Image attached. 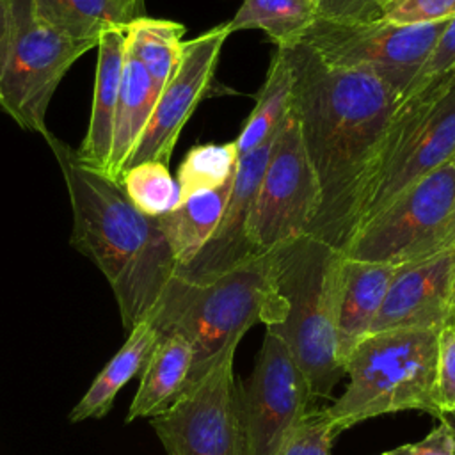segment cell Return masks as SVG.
<instances>
[{"label":"cell","instance_id":"obj_1","mask_svg":"<svg viewBox=\"0 0 455 455\" xmlns=\"http://www.w3.org/2000/svg\"><path fill=\"white\" fill-rule=\"evenodd\" d=\"M293 112L322 203L306 235L343 251L402 101L382 78L325 64L304 43L286 48Z\"/></svg>","mask_w":455,"mask_h":455},{"label":"cell","instance_id":"obj_2","mask_svg":"<svg viewBox=\"0 0 455 455\" xmlns=\"http://www.w3.org/2000/svg\"><path fill=\"white\" fill-rule=\"evenodd\" d=\"M60 165L73 212L71 245L108 281L126 332L144 320L178 261L155 217L140 213L121 181L84 165L60 139L43 137Z\"/></svg>","mask_w":455,"mask_h":455},{"label":"cell","instance_id":"obj_3","mask_svg":"<svg viewBox=\"0 0 455 455\" xmlns=\"http://www.w3.org/2000/svg\"><path fill=\"white\" fill-rule=\"evenodd\" d=\"M286 304L275 284L274 252L252 256L229 270L204 279L176 274L165 284L146 316L160 336L180 334L192 350L194 363L187 386L203 379L254 325H275Z\"/></svg>","mask_w":455,"mask_h":455},{"label":"cell","instance_id":"obj_4","mask_svg":"<svg viewBox=\"0 0 455 455\" xmlns=\"http://www.w3.org/2000/svg\"><path fill=\"white\" fill-rule=\"evenodd\" d=\"M274 274L284 299V318L267 327L277 334L300 366L313 400L331 398L345 375L338 359L336 318L343 252L302 235L272 249Z\"/></svg>","mask_w":455,"mask_h":455},{"label":"cell","instance_id":"obj_5","mask_svg":"<svg viewBox=\"0 0 455 455\" xmlns=\"http://www.w3.org/2000/svg\"><path fill=\"white\" fill-rule=\"evenodd\" d=\"M435 329H391L368 334L343 363L348 384L329 407L334 434L382 414L419 411L439 418L435 402Z\"/></svg>","mask_w":455,"mask_h":455},{"label":"cell","instance_id":"obj_6","mask_svg":"<svg viewBox=\"0 0 455 455\" xmlns=\"http://www.w3.org/2000/svg\"><path fill=\"white\" fill-rule=\"evenodd\" d=\"M451 160H455V69L418 80L402 94L384 151L363 196L355 229L411 183Z\"/></svg>","mask_w":455,"mask_h":455},{"label":"cell","instance_id":"obj_7","mask_svg":"<svg viewBox=\"0 0 455 455\" xmlns=\"http://www.w3.org/2000/svg\"><path fill=\"white\" fill-rule=\"evenodd\" d=\"M455 212V160L395 196L363 222L341 251L347 258L405 265L448 245Z\"/></svg>","mask_w":455,"mask_h":455},{"label":"cell","instance_id":"obj_8","mask_svg":"<svg viewBox=\"0 0 455 455\" xmlns=\"http://www.w3.org/2000/svg\"><path fill=\"white\" fill-rule=\"evenodd\" d=\"M94 41L62 36L39 21L30 0H9V34L0 62V107L23 128L48 135L46 110L68 69Z\"/></svg>","mask_w":455,"mask_h":455},{"label":"cell","instance_id":"obj_9","mask_svg":"<svg viewBox=\"0 0 455 455\" xmlns=\"http://www.w3.org/2000/svg\"><path fill=\"white\" fill-rule=\"evenodd\" d=\"M446 21L398 25L375 21L316 20L304 44L329 66L368 71L403 94L435 46Z\"/></svg>","mask_w":455,"mask_h":455},{"label":"cell","instance_id":"obj_10","mask_svg":"<svg viewBox=\"0 0 455 455\" xmlns=\"http://www.w3.org/2000/svg\"><path fill=\"white\" fill-rule=\"evenodd\" d=\"M229 350L149 425L167 455H249L243 391Z\"/></svg>","mask_w":455,"mask_h":455},{"label":"cell","instance_id":"obj_11","mask_svg":"<svg viewBox=\"0 0 455 455\" xmlns=\"http://www.w3.org/2000/svg\"><path fill=\"white\" fill-rule=\"evenodd\" d=\"M322 192L293 112L279 126L247 220V238L261 254L307 233Z\"/></svg>","mask_w":455,"mask_h":455},{"label":"cell","instance_id":"obj_12","mask_svg":"<svg viewBox=\"0 0 455 455\" xmlns=\"http://www.w3.org/2000/svg\"><path fill=\"white\" fill-rule=\"evenodd\" d=\"M242 391L249 455H279L313 396L300 366L277 334L265 332Z\"/></svg>","mask_w":455,"mask_h":455},{"label":"cell","instance_id":"obj_13","mask_svg":"<svg viewBox=\"0 0 455 455\" xmlns=\"http://www.w3.org/2000/svg\"><path fill=\"white\" fill-rule=\"evenodd\" d=\"M229 36L231 30L226 21L183 41L180 64L158 94L151 119L126 169L148 160L169 164L183 126L212 84L222 46Z\"/></svg>","mask_w":455,"mask_h":455},{"label":"cell","instance_id":"obj_14","mask_svg":"<svg viewBox=\"0 0 455 455\" xmlns=\"http://www.w3.org/2000/svg\"><path fill=\"white\" fill-rule=\"evenodd\" d=\"M451 322H455V247H446L398 267L371 332L439 331Z\"/></svg>","mask_w":455,"mask_h":455},{"label":"cell","instance_id":"obj_15","mask_svg":"<svg viewBox=\"0 0 455 455\" xmlns=\"http://www.w3.org/2000/svg\"><path fill=\"white\" fill-rule=\"evenodd\" d=\"M274 137L251 153L238 156L228 206L217 231L192 261L176 268V274L192 279H204L258 256L247 238V220L268 162Z\"/></svg>","mask_w":455,"mask_h":455},{"label":"cell","instance_id":"obj_16","mask_svg":"<svg viewBox=\"0 0 455 455\" xmlns=\"http://www.w3.org/2000/svg\"><path fill=\"white\" fill-rule=\"evenodd\" d=\"M124 25L105 28L98 37V62L94 75L92 108L89 117V128L78 148L76 158L103 174L108 176L114 116L119 100L123 62L126 52Z\"/></svg>","mask_w":455,"mask_h":455},{"label":"cell","instance_id":"obj_17","mask_svg":"<svg viewBox=\"0 0 455 455\" xmlns=\"http://www.w3.org/2000/svg\"><path fill=\"white\" fill-rule=\"evenodd\" d=\"M396 270L398 267L389 263L343 258L336 318V347L341 364L371 332Z\"/></svg>","mask_w":455,"mask_h":455},{"label":"cell","instance_id":"obj_18","mask_svg":"<svg viewBox=\"0 0 455 455\" xmlns=\"http://www.w3.org/2000/svg\"><path fill=\"white\" fill-rule=\"evenodd\" d=\"M194 363L190 343L180 334L160 336L148 355L126 423L162 414L183 393Z\"/></svg>","mask_w":455,"mask_h":455},{"label":"cell","instance_id":"obj_19","mask_svg":"<svg viewBox=\"0 0 455 455\" xmlns=\"http://www.w3.org/2000/svg\"><path fill=\"white\" fill-rule=\"evenodd\" d=\"M158 94L160 92L144 66L132 53L124 52L108 165V176L112 180L119 181L124 172L126 164L151 119Z\"/></svg>","mask_w":455,"mask_h":455},{"label":"cell","instance_id":"obj_20","mask_svg":"<svg viewBox=\"0 0 455 455\" xmlns=\"http://www.w3.org/2000/svg\"><path fill=\"white\" fill-rule=\"evenodd\" d=\"M158 341L153 323L144 318L128 331L126 341L116 355L94 377L87 391L69 412L71 423L85 419H100L108 414L117 393L142 371V366Z\"/></svg>","mask_w":455,"mask_h":455},{"label":"cell","instance_id":"obj_21","mask_svg":"<svg viewBox=\"0 0 455 455\" xmlns=\"http://www.w3.org/2000/svg\"><path fill=\"white\" fill-rule=\"evenodd\" d=\"M233 178L222 187L187 197L172 212L155 217L165 235L178 267L192 261L217 231L226 212Z\"/></svg>","mask_w":455,"mask_h":455},{"label":"cell","instance_id":"obj_22","mask_svg":"<svg viewBox=\"0 0 455 455\" xmlns=\"http://www.w3.org/2000/svg\"><path fill=\"white\" fill-rule=\"evenodd\" d=\"M293 105V71L284 50L272 55L265 82L256 94V105L249 114L235 144L238 155L251 153L270 140Z\"/></svg>","mask_w":455,"mask_h":455},{"label":"cell","instance_id":"obj_23","mask_svg":"<svg viewBox=\"0 0 455 455\" xmlns=\"http://www.w3.org/2000/svg\"><path fill=\"white\" fill-rule=\"evenodd\" d=\"M316 20L315 0H243L228 27L231 34L263 30L279 50H286L300 44Z\"/></svg>","mask_w":455,"mask_h":455},{"label":"cell","instance_id":"obj_24","mask_svg":"<svg viewBox=\"0 0 455 455\" xmlns=\"http://www.w3.org/2000/svg\"><path fill=\"white\" fill-rule=\"evenodd\" d=\"M185 30V25L178 21L146 14L124 25L126 52L144 66L158 92H162L180 64Z\"/></svg>","mask_w":455,"mask_h":455},{"label":"cell","instance_id":"obj_25","mask_svg":"<svg viewBox=\"0 0 455 455\" xmlns=\"http://www.w3.org/2000/svg\"><path fill=\"white\" fill-rule=\"evenodd\" d=\"M34 16L66 37L98 43L100 34L133 18L117 0H30Z\"/></svg>","mask_w":455,"mask_h":455},{"label":"cell","instance_id":"obj_26","mask_svg":"<svg viewBox=\"0 0 455 455\" xmlns=\"http://www.w3.org/2000/svg\"><path fill=\"white\" fill-rule=\"evenodd\" d=\"M238 156L235 140L197 144L188 149L176 176L181 203L194 194L215 190L228 183L236 171Z\"/></svg>","mask_w":455,"mask_h":455},{"label":"cell","instance_id":"obj_27","mask_svg":"<svg viewBox=\"0 0 455 455\" xmlns=\"http://www.w3.org/2000/svg\"><path fill=\"white\" fill-rule=\"evenodd\" d=\"M121 187L132 204L148 217H160L181 204V192L167 164L148 160L128 167L121 178Z\"/></svg>","mask_w":455,"mask_h":455},{"label":"cell","instance_id":"obj_28","mask_svg":"<svg viewBox=\"0 0 455 455\" xmlns=\"http://www.w3.org/2000/svg\"><path fill=\"white\" fill-rule=\"evenodd\" d=\"M336 434L323 409H309L279 455H331Z\"/></svg>","mask_w":455,"mask_h":455},{"label":"cell","instance_id":"obj_29","mask_svg":"<svg viewBox=\"0 0 455 455\" xmlns=\"http://www.w3.org/2000/svg\"><path fill=\"white\" fill-rule=\"evenodd\" d=\"M380 12L398 25L437 23L455 16V0H382Z\"/></svg>","mask_w":455,"mask_h":455},{"label":"cell","instance_id":"obj_30","mask_svg":"<svg viewBox=\"0 0 455 455\" xmlns=\"http://www.w3.org/2000/svg\"><path fill=\"white\" fill-rule=\"evenodd\" d=\"M435 402L441 414L455 411V322L441 327L437 334Z\"/></svg>","mask_w":455,"mask_h":455},{"label":"cell","instance_id":"obj_31","mask_svg":"<svg viewBox=\"0 0 455 455\" xmlns=\"http://www.w3.org/2000/svg\"><path fill=\"white\" fill-rule=\"evenodd\" d=\"M318 18L329 21H375L382 18V0H315Z\"/></svg>","mask_w":455,"mask_h":455},{"label":"cell","instance_id":"obj_32","mask_svg":"<svg viewBox=\"0 0 455 455\" xmlns=\"http://www.w3.org/2000/svg\"><path fill=\"white\" fill-rule=\"evenodd\" d=\"M379 455H455V435L446 423L437 425L419 441L405 443Z\"/></svg>","mask_w":455,"mask_h":455},{"label":"cell","instance_id":"obj_33","mask_svg":"<svg viewBox=\"0 0 455 455\" xmlns=\"http://www.w3.org/2000/svg\"><path fill=\"white\" fill-rule=\"evenodd\" d=\"M451 69H455V16L451 20H448L444 30L441 32L435 46L432 48L427 62L423 64V68L414 82L434 78V76L444 75Z\"/></svg>","mask_w":455,"mask_h":455},{"label":"cell","instance_id":"obj_34","mask_svg":"<svg viewBox=\"0 0 455 455\" xmlns=\"http://www.w3.org/2000/svg\"><path fill=\"white\" fill-rule=\"evenodd\" d=\"M9 34V0H0V62Z\"/></svg>","mask_w":455,"mask_h":455},{"label":"cell","instance_id":"obj_35","mask_svg":"<svg viewBox=\"0 0 455 455\" xmlns=\"http://www.w3.org/2000/svg\"><path fill=\"white\" fill-rule=\"evenodd\" d=\"M135 20L139 16H144V0H117Z\"/></svg>","mask_w":455,"mask_h":455},{"label":"cell","instance_id":"obj_36","mask_svg":"<svg viewBox=\"0 0 455 455\" xmlns=\"http://www.w3.org/2000/svg\"><path fill=\"white\" fill-rule=\"evenodd\" d=\"M435 419L446 423L448 428H450V430L453 432V435H455V411H451V412H443V414H441L439 418H435Z\"/></svg>","mask_w":455,"mask_h":455},{"label":"cell","instance_id":"obj_37","mask_svg":"<svg viewBox=\"0 0 455 455\" xmlns=\"http://www.w3.org/2000/svg\"><path fill=\"white\" fill-rule=\"evenodd\" d=\"M448 245L455 247V212L451 217V226H450V235H448Z\"/></svg>","mask_w":455,"mask_h":455}]
</instances>
